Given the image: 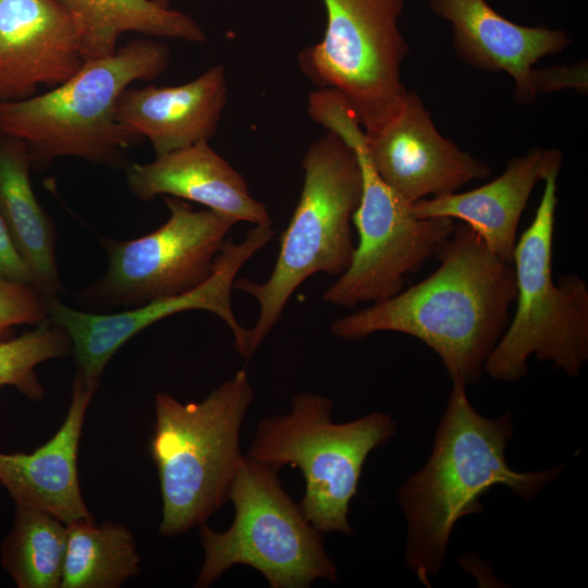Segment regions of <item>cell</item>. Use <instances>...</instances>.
<instances>
[{
  "label": "cell",
  "mask_w": 588,
  "mask_h": 588,
  "mask_svg": "<svg viewBox=\"0 0 588 588\" xmlns=\"http://www.w3.org/2000/svg\"><path fill=\"white\" fill-rule=\"evenodd\" d=\"M0 279L32 284L33 272L17 249L13 237L0 213Z\"/></svg>",
  "instance_id": "27"
},
{
  "label": "cell",
  "mask_w": 588,
  "mask_h": 588,
  "mask_svg": "<svg viewBox=\"0 0 588 588\" xmlns=\"http://www.w3.org/2000/svg\"><path fill=\"white\" fill-rule=\"evenodd\" d=\"M559 172L543 180L534 221L516 242L515 315L485 364V371L494 380H520L531 356L551 362L569 377H577L588 359L587 283L575 273L555 283L552 274Z\"/></svg>",
  "instance_id": "7"
},
{
  "label": "cell",
  "mask_w": 588,
  "mask_h": 588,
  "mask_svg": "<svg viewBox=\"0 0 588 588\" xmlns=\"http://www.w3.org/2000/svg\"><path fill=\"white\" fill-rule=\"evenodd\" d=\"M171 52L155 39L127 42L108 57L86 60L69 79L17 101H0V133L23 140L33 166L77 157L107 168L126 167L127 150L142 138L115 119L121 93L151 82L168 69Z\"/></svg>",
  "instance_id": "3"
},
{
  "label": "cell",
  "mask_w": 588,
  "mask_h": 588,
  "mask_svg": "<svg viewBox=\"0 0 588 588\" xmlns=\"http://www.w3.org/2000/svg\"><path fill=\"white\" fill-rule=\"evenodd\" d=\"M85 61L82 26L58 0H0V101L54 88Z\"/></svg>",
  "instance_id": "14"
},
{
  "label": "cell",
  "mask_w": 588,
  "mask_h": 588,
  "mask_svg": "<svg viewBox=\"0 0 588 588\" xmlns=\"http://www.w3.org/2000/svg\"><path fill=\"white\" fill-rule=\"evenodd\" d=\"M315 121L352 146L363 177L360 201L352 217L359 242L351 265L326 290L322 301L344 308L385 301L402 291L406 275L436 254L455 224L446 217L416 218L412 204L381 180L367 155L365 133L345 100H324Z\"/></svg>",
  "instance_id": "9"
},
{
  "label": "cell",
  "mask_w": 588,
  "mask_h": 588,
  "mask_svg": "<svg viewBox=\"0 0 588 588\" xmlns=\"http://www.w3.org/2000/svg\"><path fill=\"white\" fill-rule=\"evenodd\" d=\"M170 211L157 230L137 238L99 237L108 266L84 289L81 301L94 308H133L187 293L215 272L217 257L235 220L210 209L194 210L184 199L164 196Z\"/></svg>",
  "instance_id": "11"
},
{
  "label": "cell",
  "mask_w": 588,
  "mask_h": 588,
  "mask_svg": "<svg viewBox=\"0 0 588 588\" xmlns=\"http://www.w3.org/2000/svg\"><path fill=\"white\" fill-rule=\"evenodd\" d=\"M327 27L321 41L298 56L318 88L338 90L365 134L383 126L401 108V78L409 47L399 27L404 0H322Z\"/></svg>",
  "instance_id": "10"
},
{
  "label": "cell",
  "mask_w": 588,
  "mask_h": 588,
  "mask_svg": "<svg viewBox=\"0 0 588 588\" xmlns=\"http://www.w3.org/2000/svg\"><path fill=\"white\" fill-rule=\"evenodd\" d=\"M71 353L70 336L50 320L19 336L0 340V387H14L28 399L41 401L45 389L35 371L36 366Z\"/></svg>",
  "instance_id": "24"
},
{
  "label": "cell",
  "mask_w": 588,
  "mask_h": 588,
  "mask_svg": "<svg viewBox=\"0 0 588 588\" xmlns=\"http://www.w3.org/2000/svg\"><path fill=\"white\" fill-rule=\"evenodd\" d=\"M140 558L122 524L79 519L68 525L60 588H118L139 573Z\"/></svg>",
  "instance_id": "22"
},
{
  "label": "cell",
  "mask_w": 588,
  "mask_h": 588,
  "mask_svg": "<svg viewBox=\"0 0 588 588\" xmlns=\"http://www.w3.org/2000/svg\"><path fill=\"white\" fill-rule=\"evenodd\" d=\"M365 147L381 180L411 204L456 193L491 173L487 162L461 150L437 130L415 91H407L383 126L365 134Z\"/></svg>",
  "instance_id": "13"
},
{
  "label": "cell",
  "mask_w": 588,
  "mask_h": 588,
  "mask_svg": "<svg viewBox=\"0 0 588 588\" xmlns=\"http://www.w3.org/2000/svg\"><path fill=\"white\" fill-rule=\"evenodd\" d=\"M253 400L244 369L200 402L156 394L149 450L160 485L162 536H179L205 524L229 501L244 455L242 426Z\"/></svg>",
  "instance_id": "4"
},
{
  "label": "cell",
  "mask_w": 588,
  "mask_h": 588,
  "mask_svg": "<svg viewBox=\"0 0 588 588\" xmlns=\"http://www.w3.org/2000/svg\"><path fill=\"white\" fill-rule=\"evenodd\" d=\"M98 385L76 372L69 411L53 437L28 454L0 452V483L15 504L42 510L66 525L94 519L81 492L77 452L85 414Z\"/></svg>",
  "instance_id": "16"
},
{
  "label": "cell",
  "mask_w": 588,
  "mask_h": 588,
  "mask_svg": "<svg viewBox=\"0 0 588 588\" xmlns=\"http://www.w3.org/2000/svg\"><path fill=\"white\" fill-rule=\"evenodd\" d=\"M432 13L449 22L457 56L471 66L505 72L514 82V98L523 105L537 98L534 86L539 59L564 50L566 32L523 26L493 10L486 0H428Z\"/></svg>",
  "instance_id": "15"
},
{
  "label": "cell",
  "mask_w": 588,
  "mask_h": 588,
  "mask_svg": "<svg viewBox=\"0 0 588 588\" xmlns=\"http://www.w3.org/2000/svg\"><path fill=\"white\" fill-rule=\"evenodd\" d=\"M226 102L225 66L215 64L182 85L125 88L115 105V119L135 136L146 137L161 156L209 142Z\"/></svg>",
  "instance_id": "17"
},
{
  "label": "cell",
  "mask_w": 588,
  "mask_h": 588,
  "mask_svg": "<svg viewBox=\"0 0 588 588\" xmlns=\"http://www.w3.org/2000/svg\"><path fill=\"white\" fill-rule=\"evenodd\" d=\"M280 468L243 455L229 501L235 514L222 531L199 527L204 560L195 587L206 588L242 564L258 571L271 588H307L336 581L338 571L321 531L283 489Z\"/></svg>",
  "instance_id": "8"
},
{
  "label": "cell",
  "mask_w": 588,
  "mask_h": 588,
  "mask_svg": "<svg viewBox=\"0 0 588 588\" xmlns=\"http://www.w3.org/2000/svg\"><path fill=\"white\" fill-rule=\"evenodd\" d=\"M333 401L301 392L283 415L264 417L245 455L282 468L297 467L305 479L298 502L308 522L322 534L353 535L350 503L372 450L396 432L390 415L372 412L348 422L332 420Z\"/></svg>",
  "instance_id": "6"
},
{
  "label": "cell",
  "mask_w": 588,
  "mask_h": 588,
  "mask_svg": "<svg viewBox=\"0 0 588 588\" xmlns=\"http://www.w3.org/2000/svg\"><path fill=\"white\" fill-rule=\"evenodd\" d=\"M559 149L534 147L511 159L491 182L464 193L417 200L411 205L416 218L458 219L474 229L489 249L513 265L517 226L531 192L540 180L560 171Z\"/></svg>",
  "instance_id": "18"
},
{
  "label": "cell",
  "mask_w": 588,
  "mask_h": 588,
  "mask_svg": "<svg viewBox=\"0 0 588 588\" xmlns=\"http://www.w3.org/2000/svg\"><path fill=\"white\" fill-rule=\"evenodd\" d=\"M534 86L537 95L575 88L587 94V63L535 69Z\"/></svg>",
  "instance_id": "26"
},
{
  "label": "cell",
  "mask_w": 588,
  "mask_h": 588,
  "mask_svg": "<svg viewBox=\"0 0 588 588\" xmlns=\"http://www.w3.org/2000/svg\"><path fill=\"white\" fill-rule=\"evenodd\" d=\"M151 1L160 7L170 8L171 0H151Z\"/></svg>",
  "instance_id": "28"
},
{
  "label": "cell",
  "mask_w": 588,
  "mask_h": 588,
  "mask_svg": "<svg viewBox=\"0 0 588 588\" xmlns=\"http://www.w3.org/2000/svg\"><path fill=\"white\" fill-rule=\"evenodd\" d=\"M302 167L301 197L282 233L270 277L262 283L242 278L233 284V289L252 295L259 305L257 321L249 329L252 355L306 279L318 272L339 277L348 268L355 253L351 221L363 192L355 150L328 131L309 145Z\"/></svg>",
  "instance_id": "5"
},
{
  "label": "cell",
  "mask_w": 588,
  "mask_h": 588,
  "mask_svg": "<svg viewBox=\"0 0 588 588\" xmlns=\"http://www.w3.org/2000/svg\"><path fill=\"white\" fill-rule=\"evenodd\" d=\"M274 235L271 221L255 224L240 243L225 241L213 274L198 287L182 295L149 301L118 313L97 314L74 309L58 297L47 298L49 320L64 329L72 342L77 372L87 382L99 379L112 356L133 336L157 321L177 313L205 310L219 316L230 328L238 354L248 359L249 329L237 321L231 293L246 261Z\"/></svg>",
  "instance_id": "12"
},
{
  "label": "cell",
  "mask_w": 588,
  "mask_h": 588,
  "mask_svg": "<svg viewBox=\"0 0 588 588\" xmlns=\"http://www.w3.org/2000/svg\"><path fill=\"white\" fill-rule=\"evenodd\" d=\"M79 22L85 60L105 58L118 49L128 32L149 37L206 41L200 25L188 14L151 0H58Z\"/></svg>",
  "instance_id": "21"
},
{
  "label": "cell",
  "mask_w": 588,
  "mask_h": 588,
  "mask_svg": "<svg viewBox=\"0 0 588 588\" xmlns=\"http://www.w3.org/2000/svg\"><path fill=\"white\" fill-rule=\"evenodd\" d=\"M66 543V524L42 510L15 504L1 563L20 588H60Z\"/></svg>",
  "instance_id": "23"
},
{
  "label": "cell",
  "mask_w": 588,
  "mask_h": 588,
  "mask_svg": "<svg viewBox=\"0 0 588 588\" xmlns=\"http://www.w3.org/2000/svg\"><path fill=\"white\" fill-rule=\"evenodd\" d=\"M439 268L404 292L335 319L332 334L357 342L391 331L414 336L441 358L452 381H479L510 322L514 267L465 223L438 247Z\"/></svg>",
  "instance_id": "1"
},
{
  "label": "cell",
  "mask_w": 588,
  "mask_h": 588,
  "mask_svg": "<svg viewBox=\"0 0 588 588\" xmlns=\"http://www.w3.org/2000/svg\"><path fill=\"white\" fill-rule=\"evenodd\" d=\"M452 383L428 462L397 490L407 523L405 561L427 587L443 565L456 522L481 514L486 492L503 485L529 500L565 466L540 471L512 469L505 457L514 431L510 413L483 417L469 403L466 384Z\"/></svg>",
  "instance_id": "2"
},
{
  "label": "cell",
  "mask_w": 588,
  "mask_h": 588,
  "mask_svg": "<svg viewBox=\"0 0 588 588\" xmlns=\"http://www.w3.org/2000/svg\"><path fill=\"white\" fill-rule=\"evenodd\" d=\"M47 320V297L36 286L0 279V340L11 338L15 326Z\"/></svg>",
  "instance_id": "25"
},
{
  "label": "cell",
  "mask_w": 588,
  "mask_h": 588,
  "mask_svg": "<svg viewBox=\"0 0 588 588\" xmlns=\"http://www.w3.org/2000/svg\"><path fill=\"white\" fill-rule=\"evenodd\" d=\"M33 158L27 145L0 133V213L35 286L48 298L64 291L56 257L57 230L38 201L32 183Z\"/></svg>",
  "instance_id": "20"
},
{
  "label": "cell",
  "mask_w": 588,
  "mask_h": 588,
  "mask_svg": "<svg viewBox=\"0 0 588 588\" xmlns=\"http://www.w3.org/2000/svg\"><path fill=\"white\" fill-rule=\"evenodd\" d=\"M126 185L139 200L171 196L204 205L236 222L271 221L266 205L255 199L244 176L208 142L156 156L149 163H128Z\"/></svg>",
  "instance_id": "19"
}]
</instances>
